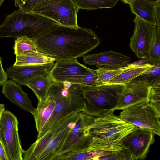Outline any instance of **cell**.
<instances>
[{
	"mask_svg": "<svg viewBox=\"0 0 160 160\" xmlns=\"http://www.w3.org/2000/svg\"><path fill=\"white\" fill-rule=\"evenodd\" d=\"M38 51L56 61L77 59L96 48L100 41L92 30L58 25L34 40Z\"/></svg>",
	"mask_w": 160,
	"mask_h": 160,
	"instance_id": "6da1fadb",
	"label": "cell"
},
{
	"mask_svg": "<svg viewBox=\"0 0 160 160\" xmlns=\"http://www.w3.org/2000/svg\"><path fill=\"white\" fill-rule=\"evenodd\" d=\"M15 5L22 12L38 14L60 25L76 28L79 9L72 0H17Z\"/></svg>",
	"mask_w": 160,
	"mask_h": 160,
	"instance_id": "7a4b0ae2",
	"label": "cell"
},
{
	"mask_svg": "<svg viewBox=\"0 0 160 160\" xmlns=\"http://www.w3.org/2000/svg\"><path fill=\"white\" fill-rule=\"evenodd\" d=\"M50 91L56 102L52 113L47 123L38 133L37 139L42 136L54 125L73 113L82 111L84 101L80 84L68 82L54 83Z\"/></svg>",
	"mask_w": 160,
	"mask_h": 160,
	"instance_id": "3957f363",
	"label": "cell"
},
{
	"mask_svg": "<svg viewBox=\"0 0 160 160\" xmlns=\"http://www.w3.org/2000/svg\"><path fill=\"white\" fill-rule=\"evenodd\" d=\"M58 25L44 17L24 13L18 9L7 15L0 25V37L18 38L26 36L34 40Z\"/></svg>",
	"mask_w": 160,
	"mask_h": 160,
	"instance_id": "277c9868",
	"label": "cell"
},
{
	"mask_svg": "<svg viewBox=\"0 0 160 160\" xmlns=\"http://www.w3.org/2000/svg\"><path fill=\"white\" fill-rule=\"evenodd\" d=\"M78 113L62 119L37 139L27 150H24L23 160H51L73 126Z\"/></svg>",
	"mask_w": 160,
	"mask_h": 160,
	"instance_id": "5b68a950",
	"label": "cell"
},
{
	"mask_svg": "<svg viewBox=\"0 0 160 160\" xmlns=\"http://www.w3.org/2000/svg\"><path fill=\"white\" fill-rule=\"evenodd\" d=\"M82 87L84 101L82 111L97 118L113 113L124 85L106 84Z\"/></svg>",
	"mask_w": 160,
	"mask_h": 160,
	"instance_id": "8992f818",
	"label": "cell"
},
{
	"mask_svg": "<svg viewBox=\"0 0 160 160\" xmlns=\"http://www.w3.org/2000/svg\"><path fill=\"white\" fill-rule=\"evenodd\" d=\"M139 128L112 113L95 118L89 132L92 144L102 146L119 143L125 136Z\"/></svg>",
	"mask_w": 160,
	"mask_h": 160,
	"instance_id": "52a82bcc",
	"label": "cell"
},
{
	"mask_svg": "<svg viewBox=\"0 0 160 160\" xmlns=\"http://www.w3.org/2000/svg\"><path fill=\"white\" fill-rule=\"evenodd\" d=\"M119 117L139 128L160 136V112L149 102L127 108L121 112Z\"/></svg>",
	"mask_w": 160,
	"mask_h": 160,
	"instance_id": "ba28073f",
	"label": "cell"
},
{
	"mask_svg": "<svg viewBox=\"0 0 160 160\" xmlns=\"http://www.w3.org/2000/svg\"><path fill=\"white\" fill-rule=\"evenodd\" d=\"M95 118L82 111L78 112L73 126L56 155L89 148L92 142L89 130Z\"/></svg>",
	"mask_w": 160,
	"mask_h": 160,
	"instance_id": "9c48e42d",
	"label": "cell"
},
{
	"mask_svg": "<svg viewBox=\"0 0 160 160\" xmlns=\"http://www.w3.org/2000/svg\"><path fill=\"white\" fill-rule=\"evenodd\" d=\"M18 122L10 111L5 110L0 120V141L8 160L23 159L24 150L18 132Z\"/></svg>",
	"mask_w": 160,
	"mask_h": 160,
	"instance_id": "30bf717a",
	"label": "cell"
},
{
	"mask_svg": "<svg viewBox=\"0 0 160 160\" xmlns=\"http://www.w3.org/2000/svg\"><path fill=\"white\" fill-rule=\"evenodd\" d=\"M133 22L135 26L133 34L130 38V48L139 58H147L156 25L147 22L136 16Z\"/></svg>",
	"mask_w": 160,
	"mask_h": 160,
	"instance_id": "8fae6325",
	"label": "cell"
},
{
	"mask_svg": "<svg viewBox=\"0 0 160 160\" xmlns=\"http://www.w3.org/2000/svg\"><path fill=\"white\" fill-rule=\"evenodd\" d=\"M87 68L77 59L56 61L48 76L54 83L68 82L80 84Z\"/></svg>",
	"mask_w": 160,
	"mask_h": 160,
	"instance_id": "7c38bea8",
	"label": "cell"
},
{
	"mask_svg": "<svg viewBox=\"0 0 160 160\" xmlns=\"http://www.w3.org/2000/svg\"><path fill=\"white\" fill-rule=\"evenodd\" d=\"M154 135L151 132L139 128L125 136L120 143L135 160H144L155 141Z\"/></svg>",
	"mask_w": 160,
	"mask_h": 160,
	"instance_id": "4fadbf2b",
	"label": "cell"
},
{
	"mask_svg": "<svg viewBox=\"0 0 160 160\" xmlns=\"http://www.w3.org/2000/svg\"><path fill=\"white\" fill-rule=\"evenodd\" d=\"M54 62L43 64L17 66L8 67L6 72L8 77L20 86H26L33 78L48 75Z\"/></svg>",
	"mask_w": 160,
	"mask_h": 160,
	"instance_id": "5bb4252c",
	"label": "cell"
},
{
	"mask_svg": "<svg viewBox=\"0 0 160 160\" xmlns=\"http://www.w3.org/2000/svg\"><path fill=\"white\" fill-rule=\"evenodd\" d=\"M150 88L146 84L135 82L124 84L115 110H123L142 102H149Z\"/></svg>",
	"mask_w": 160,
	"mask_h": 160,
	"instance_id": "9a60e30c",
	"label": "cell"
},
{
	"mask_svg": "<svg viewBox=\"0 0 160 160\" xmlns=\"http://www.w3.org/2000/svg\"><path fill=\"white\" fill-rule=\"evenodd\" d=\"M82 57L83 61L86 64L90 65H95L98 67H121L124 66L126 63L131 60L130 57L112 50L84 55Z\"/></svg>",
	"mask_w": 160,
	"mask_h": 160,
	"instance_id": "2e32d148",
	"label": "cell"
},
{
	"mask_svg": "<svg viewBox=\"0 0 160 160\" xmlns=\"http://www.w3.org/2000/svg\"><path fill=\"white\" fill-rule=\"evenodd\" d=\"M2 92L12 102L32 114L35 108L28 96L20 85L10 79L7 80L2 85Z\"/></svg>",
	"mask_w": 160,
	"mask_h": 160,
	"instance_id": "e0dca14e",
	"label": "cell"
},
{
	"mask_svg": "<svg viewBox=\"0 0 160 160\" xmlns=\"http://www.w3.org/2000/svg\"><path fill=\"white\" fill-rule=\"evenodd\" d=\"M128 4L132 13L145 21L156 25L154 15V7L156 0H121Z\"/></svg>",
	"mask_w": 160,
	"mask_h": 160,
	"instance_id": "ac0fdd59",
	"label": "cell"
},
{
	"mask_svg": "<svg viewBox=\"0 0 160 160\" xmlns=\"http://www.w3.org/2000/svg\"><path fill=\"white\" fill-rule=\"evenodd\" d=\"M54 96L49 91L48 96L42 102L38 103L32 114L37 131L40 132L50 118L55 105Z\"/></svg>",
	"mask_w": 160,
	"mask_h": 160,
	"instance_id": "d6986e66",
	"label": "cell"
},
{
	"mask_svg": "<svg viewBox=\"0 0 160 160\" xmlns=\"http://www.w3.org/2000/svg\"><path fill=\"white\" fill-rule=\"evenodd\" d=\"M54 84L48 75L40 76L29 81L26 86L34 92L40 103L46 98L49 91Z\"/></svg>",
	"mask_w": 160,
	"mask_h": 160,
	"instance_id": "ffe728a7",
	"label": "cell"
},
{
	"mask_svg": "<svg viewBox=\"0 0 160 160\" xmlns=\"http://www.w3.org/2000/svg\"><path fill=\"white\" fill-rule=\"evenodd\" d=\"M152 66L148 63L139 66H134L111 79L107 84L124 85L131 82Z\"/></svg>",
	"mask_w": 160,
	"mask_h": 160,
	"instance_id": "44dd1931",
	"label": "cell"
},
{
	"mask_svg": "<svg viewBox=\"0 0 160 160\" xmlns=\"http://www.w3.org/2000/svg\"><path fill=\"white\" fill-rule=\"evenodd\" d=\"M55 60L39 52L16 56L13 65L22 66L43 64L54 62Z\"/></svg>",
	"mask_w": 160,
	"mask_h": 160,
	"instance_id": "7402d4cb",
	"label": "cell"
},
{
	"mask_svg": "<svg viewBox=\"0 0 160 160\" xmlns=\"http://www.w3.org/2000/svg\"><path fill=\"white\" fill-rule=\"evenodd\" d=\"M128 65L118 68H111L101 67L95 70L97 75L95 86H99L108 84L110 80L118 75L125 70L133 66Z\"/></svg>",
	"mask_w": 160,
	"mask_h": 160,
	"instance_id": "603a6c76",
	"label": "cell"
},
{
	"mask_svg": "<svg viewBox=\"0 0 160 160\" xmlns=\"http://www.w3.org/2000/svg\"><path fill=\"white\" fill-rule=\"evenodd\" d=\"M80 9L95 10L98 9L112 8L118 2V0H72Z\"/></svg>",
	"mask_w": 160,
	"mask_h": 160,
	"instance_id": "cb8c5ba5",
	"label": "cell"
},
{
	"mask_svg": "<svg viewBox=\"0 0 160 160\" xmlns=\"http://www.w3.org/2000/svg\"><path fill=\"white\" fill-rule=\"evenodd\" d=\"M131 82L143 83L150 86L160 82V64L152 65Z\"/></svg>",
	"mask_w": 160,
	"mask_h": 160,
	"instance_id": "d4e9b609",
	"label": "cell"
},
{
	"mask_svg": "<svg viewBox=\"0 0 160 160\" xmlns=\"http://www.w3.org/2000/svg\"><path fill=\"white\" fill-rule=\"evenodd\" d=\"M14 53L16 56L39 52L33 40L23 36L15 40Z\"/></svg>",
	"mask_w": 160,
	"mask_h": 160,
	"instance_id": "484cf974",
	"label": "cell"
},
{
	"mask_svg": "<svg viewBox=\"0 0 160 160\" xmlns=\"http://www.w3.org/2000/svg\"><path fill=\"white\" fill-rule=\"evenodd\" d=\"M147 58L148 63L152 65L160 64V26L156 28Z\"/></svg>",
	"mask_w": 160,
	"mask_h": 160,
	"instance_id": "4316f807",
	"label": "cell"
},
{
	"mask_svg": "<svg viewBox=\"0 0 160 160\" xmlns=\"http://www.w3.org/2000/svg\"><path fill=\"white\" fill-rule=\"evenodd\" d=\"M149 102L160 112V82L151 86Z\"/></svg>",
	"mask_w": 160,
	"mask_h": 160,
	"instance_id": "83f0119b",
	"label": "cell"
},
{
	"mask_svg": "<svg viewBox=\"0 0 160 160\" xmlns=\"http://www.w3.org/2000/svg\"><path fill=\"white\" fill-rule=\"evenodd\" d=\"M97 75L95 70L87 67L85 76L80 85L82 87L95 86Z\"/></svg>",
	"mask_w": 160,
	"mask_h": 160,
	"instance_id": "f1b7e54d",
	"label": "cell"
},
{
	"mask_svg": "<svg viewBox=\"0 0 160 160\" xmlns=\"http://www.w3.org/2000/svg\"><path fill=\"white\" fill-rule=\"evenodd\" d=\"M154 15L156 26H160V0H156L154 10Z\"/></svg>",
	"mask_w": 160,
	"mask_h": 160,
	"instance_id": "f546056e",
	"label": "cell"
},
{
	"mask_svg": "<svg viewBox=\"0 0 160 160\" xmlns=\"http://www.w3.org/2000/svg\"><path fill=\"white\" fill-rule=\"evenodd\" d=\"M8 78L6 72H5L3 68L1 59L0 57V86H2L8 80Z\"/></svg>",
	"mask_w": 160,
	"mask_h": 160,
	"instance_id": "4dcf8cb0",
	"label": "cell"
},
{
	"mask_svg": "<svg viewBox=\"0 0 160 160\" xmlns=\"http://www.w3.org/2000/svg\"><path fill=\"white\" fill-rule=\"evenodd\" d=\"M148 59L147 58H144L141 60L137 61L132 62H128L124 65V66L128 65H132L135 66H139L148 63Z\"/></svg>",
	"mask_w": 160,
	"mask_h": 160,
	"instance_id": "1f68e13d",
	"label": "cell"
},
{
	"mask_svg": "<svg viewBox=\"0 0 160 160\" xmlns=\"http://www.w3.org/2000/svg\"><path fill=\"white\" fill-rule=\"evenodd\" d=\"M0 160H8L6 156L4 148L0 141Z\"/></svg>",
	"mask_w": 160,
	"mask_h": 160,
	"instance_id": "d6a6232c",
	"label": "cell"
},
{
	"mask_svg": "<svg viewBox=\"0 0 160 160\" xmlns=\"http://www.w3.org/2000/svg\"><path fill=\"white\" fill-rule=\"evenodd\" d=\"M5 110V105L3 104H0V120L3 112Z\"/></svg>",
	"mask_w": 160,
	"mask_h": 160,
	"instance_id": "836d02e7",
	"label": "cell"
},
{
	"mask_svg": "<svg viewBox=\"0 0 160 160\" xmlns=\"http://www.w3.org/2000/svg\"><path fill=\"white\" fill-rule=\"evenodd\" d=\"M4 1V0H0V7L1 6L2 4Z\"/></svg>",
	"mask_w": 160,
	"mask_h": 160,
	"instance_id": "e575fe53",
	"label": "cell"
},
{
	"mask_svg": "<svg viewBox=\"0 0 160 160\" xmlns=\"http://www.w3.org/2000/svg\"><path fill=\"white\" fill-rule=\"evenodd\" d=\"M23 160V159H22V160Z\"/></svg>",
	"mask_w": 160,
	"mask_h": 160,
	"instance_id": "d590c367",
	"label": "cell"
}]
</instances>
